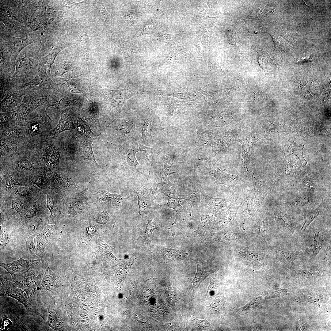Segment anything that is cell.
Returning a JSON list of instances; mask_svg holds the SVG:
<instances>
[{"mask_svg":"<svg viewBox=\"0 0 331 331\" xmlns=\"http://www.w3.org/2000/svg\"><path fill=\"white\" fill-rule=\"evenodd\" d=\"M18 166L21 169L28 170L32 167L31 163L28 160H23L18 162Z\"/></svg>","mask_w":331,"mask_h":331,"instance_id":"b9f144b4","label":"cell"},{"mask_svg":"<svg viewBox=\"0 0 331 331\" xmlns=\"http://www.w3.org/2000/svg\"><path fill=\"white\" fill-rule=\"evenodd\" d=\"M145 300H147V299H145Z\"/></svg>","mask_w":331,"mask_h":331,"instance_id":"11a10c76","label":"cell"},{"mask_svg":"<svg viewBox=\"0 0 331 331\" xmlns=\"http://www.w3.org/2000/svg\"><path fill=\"white\" fill-rule=\"evenodd\" d=\"M323 242L320 231L313 235L310 244V251L313 257H315L319 253L322 248Z\"/></svg>","mask_w":331,"mask_h":331,"instance_id":"484cf974","label":"cell"},{"mask_svg":"<svg viewBox=\"0 0 331 331\" xmlns=\"http://www.w3.org/2000/svg\"><path fill=\"white\" fill-rule=\"evenodd\" d=\"M76 129L78 134L81 137L80 138L94 140L97 137V136L93 133L88 124L80 119L78 120Z\"/></svg>","mask_w":331,"mask_h":331,"instance_id":"603a6c76","label":"cell"},{"mask_svg":"<svg viewBox=\"0 0 331 331\" xmlns=\"http://www.w3.org/2000/svg\"><path fill=\"white\" fill-rule=\"evenodd\" d=\"M66 201L67 208L69 212L76 215L84 212L90 203L86 192H76L71 193Z\"/></svg>","mask_w":331,"mask_h":331,"instance_id":"9c48e42d","label":"cell"},{"mask_svg":"<svg viewBox=\"0 0 331 331\" xmlns=\"http://www.w3.org/2000/svg\"><path fill=\"white\" fill-rule=\"evenodd\" d=\"M169 197L167 205L169 207L173 209L176 212V217L175 222H177L181 218L183 213V207L180 205L177 191L174 187H172L167 192Z\"/></svg>","mask_w":331,"mask_h":331,"instance_id":"e0dca14e","label":"cell"},{"mask_svg":"<svg viewBox=\"0 0 331 331\" xmlns=\"http://www.w3.org/2000/svg\"><path fill=\"white\" fill-rule=\"evenodd\" d=\"M47 207L50 212V215L48 221H49L51 219H54V218L55 215V201L51 195L47 194Z\"/></svg>","mask_w":331,"mask_h":331,"instance_id":"8d00e7d4","label":"cell"},{"mask_svg":"<svg viewBox=\"0 0 331 331\" xmlns=\"http://www.w3.org/2000/svg\"><path fill=\"white\" fill-rule=\"evenodd\" d=\"M135 321H137L136 320V319H135Z\"/></svg>","mask_w":331,"mask_h":331,"instance_id":"db71d44e","label":"cell"},{"mask_svg":"<svg viewBox=\"0 0 331 331\" xmlns=\"http://www.w3.org/2000/svg\"><path fill=\"white\" fill-rule=\"evenodd\" d=\"M6 185L8 189H12L14 185L13 178L11 176H8L6 180Z\"/></svg>","mask_w":331,"mask_h":331,"instance_id":"f6af8a7d","label":"cell"},{"mask_svg":"<svg viewBox=\"0 0 331 331\" xmlns=\"http://www.w3.org/2000/svg\"><path fill=\"white\" fill-rule=\"evenodd\" d=\"M309 196L304 194L299 195L295 199L286 203L287 204L292 206L302 207L310 204V199Z\"/></svg>","mask_w":331,"mask_h":331,"instance_id":"4dcf8cb0","label":"cell"},{"mask_svg":"<svg viewBox=\"0 0 331 331\" xmlns=\"http://www.w3.org/2000/svg\"><path fill=\"white\" fill-rule=\"evenodd\" d=\"M47 264L42 268L11 277L16 286L26 292L31 303L37 307L41 282Z\"/></svg>","mask_w":331,"mask_h":331,"instance_id":"7a4b0ae2","label":"cell"},{"mask_svg":"<svg viewBox=\"0 0 331 331\" xmlns=\"http://www.w3.org/2000/svg\"><path fill=\"white\" fill-rule=\"evenodd\" d=\"M24 92L22 102L13 112L18 122L26 120L28 114L39 106L48 105L51 97L48 91L41 88H30Z\"/></svg>","mask_w":331,"mask_h":331,"instance_id":"6da1fadb","label":"cell"},{"mask_svg":"<svg viewBox=\"0 0 331 331\" xmlns=\"http://www.w3.org/2000/svg\"><path fill=\"white\" fill-rule=\"evenodd\" d=\"M16 192L18 195L21 196H25L28 193V190L24 187H18Z\"/></svg>","mask_w":331,"mask_h":331,"instance_id":"bcb514c9","label":"cell"},{"mask_svg":"<svg viewBox=\"0 0 331 331\" xmlns=\"http://www.w3.org/2000/svg\"><path fill=\"white\" fill-rule=\"evenodd\" d=\"M0 296H7L13 298L23 304L27 312L31 315H37L44 318L40 313L37 307L30 300L26 292L17 287L12 279L0 276Z\"/></svg>","mask_w":331,"mask_h":331,"instance_id":"3957f363","label":"cell"},{"mask_svg":"<svg viewBox=\"0 0 331 331\" xmlns=\"http://www.w3.org/2000/svg\"><path fill=\"white\" fill-rule=\"evenodd\" d=\"M95 219L98 224L106 226L113 227L115 223V219L105 210L99 213Z\"/></svg>","mask_w":331,"mask_h":331,"instance_id":"4316f807","label":"cell"},{"mask_svg":"<svg viewBox=\"0 0 331 331\" xmlns=\"http://www.w3.org/2000/svg\"><path fill=\"white\" fill-rule=\"evenodd\" d=\"M211 162L213 164L212 168L204 167L201 171L204 175H208L214 177L216 185L223 184L231 187L238 182L239 178L238 175L225 173L218 168L214 162Z\"/></svg>","mask_w":331,"mask_h":331,"instance_id":"ba28073f","label":"cell"},{"mask_svg":"<svg viewBox=\"0 0 331 331\" xmlns=\"http://www.w3.org/2000/svg\"><path fill=\"white\" fill-rule=\"evenodd\" d=\"M304 147L303 145L293 143L285 151V158L290 163L297 166H305L307 162L303 155Z\"/></svg>","mask_w":331,"mask_h":331,"instance_id":"7c38bea8","label":"cell"},{"mask_svg":"<svg viewBox=\"0 0 331 331\" xmlns=\"http://www.w3.org/2000/svg\"><path fill=\"white\" fill-rule=\"evenodd\" d=\"M86 194L90 203L104 207H116L121 204L123 198L116 194H111L97 186L89 185Z\"/></svg>","mask_w":331,"mask_h":331,"instance_id":"277c9868","label":"cell"},{"mask_svg":"<svg viewBox=\"0 0 331 331\" xmlns=\"http://www.w3.org/2000/svg\"><path fill=\"white\" fill-rule=\"evenodd\" d=\"M197 132V136L196 139L195 143L198 144L199 146L201 148H204L206 145L207 141V130L203 129L200 127L196 126Z\"/></svg>","mask_w":331,"mask_h":331,"instance_id":"1f68e13d","label":"cell"},{"mask_svg":"<svg viewBox=\"0 0 331 331\" xmlns=\"http://www.w3.org/2000/svg\"><path fill=\"white\" fill-rule=\"evenodd\" d=\"M131 292H133V291H131Z\"/></svg>","mask_w":331,"mask_h":331,"instance_id":"9f6ffc18","label":"cell"},{"mask_svg":"<svg viewBox=\"0 0 331 331\" xmlns=\"http://www.w3.org/2000/svg\"><path fill=\"white\" fill-rule=\"evenodd\" d=\"M302 184L304 187L307 190L313 192L316 188L317 185L313 179L306 177L303 179Z\"/></svg>","mask_w":331,"mask_h":331,"instance_id":"f35d334b","label":"cell"},{"mask_svg":"<svg viewBox=\"0 0 331 331\" xmlns=\"http://www.w3.org/2000/svg\"><path fill=\"white\" fill-rule=\"evenodd\" d=\"M39 86L40 88L48 89H51L56 85V84L50 78L44 67L40 64L38 67V72L35 78L29 82L23 84L19 86L22 88L28 86L32 85Z\"/></svg>","mask_w":331,"mask_h":331,"instance_id":"5bb4252c","label":"cell"},{"mask_svg":"<svg viewBox=\"0 0 331 331\" xmlns=\"http://www.w3.org/2000/svg\"><path fill=\"white\" fill-rule=\"evenodd\" d=\"M44 158L46 163L53 168L58 169L60 154L58 150L54 146L47 145L44 149Z\"/></svg>","mask_w":331,"mask_h":331,"instance_id":"2e32d148","label":"cell"},{"mask_svg":"<svg viewBox=\"0 0 331 331\" xmlns=\"http://www.w3.org/2000/svg\"><path fill=\"white\" fill-rule=\"evenodd\" d=\"M48 263L42 259L25 260L21 257L16 261L8 263H0V266L6 269L11 277L44 267Z\"/></svg>","mask_w":331,"mask_h":331,"instance_id":"8992f818","label":"cell"},{"mask_svg":"<svg viewBox=\"0 0 331 331\" xmlns=\"http://www.w3.org/2000/svg\"><path fill=\"white\" fill-rule=\"evenodd\" d=\"M80 145L84 158L92 162L97 167L103 169L102 167L96 162L92 150V139L80 138Z\"/></svg>","mask_w":331,"mask_h":331,"instance_id":"d6986e66","label":"cell"},{"mask_svg":"<svg viewBox=\"0 0 331 331\" xmlns=\"http://www.w3.org/2000/svg\"><path fill=\"white\" fill-rule=\"evenodd\" d=\"M57 278L49 268L48 264L41 280L39 294V297L41 298L46 306L50 304L52 302H55L57 290L59 289Z\"/></svg>","mask_w":331,"mask_h":331,"instance_id":"5b68a950","label":"cell"},{"mask_svg":"<svg viewBox=\"0 0 331 331\" xmlns=\"http://www.w3.org/2000/svg\"><path fill=\"white\" fill-rule=\"evenodd\" d=\"M256 142V141L251 139V138H245L242 140L240 141V142L242 146V157L241 160V166L244 170L249 175L251 174L248 168L249 163L248 154Z\"/></svg>","mask_w":331,"mask_h":331,"instance_id":"9a60e30c","label":"cell"},{"mask_svg":"<svg viewBox=\"0 0 331 331\" xmlns=\"http://www.w3.org/2000/svg\"><path fill=\"white\" fill-rule=\"evenodd\" d=\"M50 118L47 115L46 112L44 115L41 117L38 116H35L29 122L28 126V132L30 136H34L38 134L40 131V129L43 125L44 122Z\"/></svg>","mask_w":331,"mask_h":331,"instance_id":"44dd1931","label":"cell"},{"mask_svg":"<svg viewBox=\"0 0 331 331\" xmlns=\"http://www.w3.org/2000/svg\"><path fill=\"white\" fill-rule=\"evenodd\" d=\"M331 257V245L328 246L326 248L323 256L325 260H329Z\"/></svg>","mask_w":331,"mask_h":331,"instance_id":"7dc6e473","label":"cell"},{"mask_svg":"<svg viewBox=\"0 0 331 331\" xmlns=\"http://www.w3.org/2000/svg\"><path fill=\"white\" fill-rule=\"evenodd\" d=\"M35 181L36 184L40 186L42 185L43 184V178L41 176H39L36 178Z\"/></svg>","mask_w":331,"mask_h":331,"instance_id":"c3c4849f","label":"cell"},{"mask_svg":"<svg viewBox=\"0 0 331 331\" xmlns=\"http://www.w3.org/2000/svg\"><path fill=\"white\" fill-rule=\"evenodd\" d=\"M310 60V57H307L305 59H302L299 60V61H298V62H301V63L305 62H306V61H308Z\"/></svg>","mask_w":331,"mask_h":331,"instance_id":"681fc988","label":"cell"},{"mask_svg":"<svg viewBox=\"0 0 331 331\" xmlns=\"http://www.w3.org/2000/svg\"><path fill=\"white\" fill-rule=\"evenodd\" d=\"M53 225H47L45 226L42 231L38 234L41 238L50 244L51 239L52 235L54 230Z\"/></svg>","mask_w":331,"mask_h":331,"instance_id":"836d02e7","label":"cell"},{"mask_svg":"<svg viewBox=\"0 0 331 331\" xmlns=\"http://www.w3.org/2000/svg\"><path fill=\"white\" fill-rule=\"evenodd\" d=\"M6 41L9 50L11 62L14 66L18 55L25 47L33 42L28 38H17L11 36L6 37Z\"/></svg>","mask_w":331,"mask_h":331,"instance_id":"8fae6325","label":"cell"},{"mask_svg":"<svg viewBox=\"0 0 331 331\" xmlns=\"http://www.w3.org/2000/svg\"><path fill=\"white\" fill-rule=\"evenodd\" d=\"M13 204L14 209L17 213L21 212L23 209V205L21 201L17 200H13Z\"/></svg>","mask_w":331,"mask_h":331,"instance_id":"ee69618b","label":"cell"},{"mask_svg":"<svg viewBox=\"0 0 331 331\" xmlns=\"http://www.w3.org/2000/svg\"><path fill=\"white\" fill-rule=\"evenodd\" d=\"M136 318H137L138 319H139V318H138V317H137Z\"/></svg>","mask_w":331,"mask_h":331,"instance_id":"816d5d0a","label":"cell"},{"mask_svg":"<svg viewBox=\"0 0 331 331\" xmlns=\"http://www.w3.org/2000/svg\"><path fill=\"white\" fill-rule=\"evenodd\" d=\"M1 100L4 96L5 92L7 90H9L15 86L16 82L13 78V76L10 74H4L1 73Z\"/></svg>","mask_w":331,"mask_h":331,"instance_id":"cb8c5ba5","label":"cell"},{"mask_svg":"<svg viewBox=\"0 0 331 331\" xmlns=\"http://www.w3.org/2000/svg\"><path fill=\"white\" fill-rule=\"evenodd\" d=\"M36 214V207L33 206L27 210L25 212V216L28 219H31L35 216Z\"/></svg>","mask_w":331,"mask_h":331,"instance_id":"7bdbcfd3","label":"cell"},{"mask_svg":"<svg viewBox=\"0 0 331 331\" xmlns=\"http://www.w3.org/2000/svg\"><path fill=\"white\" fill-rule=\"evenodd\" d=\"M136 317H138V315H136Z\"/></svg>","mask_w":331,"mask_h":331,"instance_id":"f5cc1de1","label":"cell"},{"mask_svg":"<svg viewBox=\"0 0 331 331\" xmlns=\"http://www.w3.org/2000/svg\"><path fill=\"white\" fill-rule=\"evenodd\" d=\"M4 133L8 136L17 139L20 141L26 139V138L22 130L16 127L9 128L5 130Z\"/></svg>","mask_w":331,"mask_h":331,"instance_id":"d6a6232c","label":"cell"},{"mask_svg":"<svg viewBox=\"0 0 331 331\" xmlns=\"http://www.w3.org/2000/svg\"><path fill=\"white\" fill-rule=\"evenodd\" d=\"M297 273L302 276H311L318 275L320 272L316 268L312 267L307 268L298 271Z\"/></svg>","mask_w":331,"mask_h":331,"instance_id":"74e56055","label":"cell"},{"mask_svg":"<svg viewBox=\"0 0 331 331\" xmlns=\"http://www.w3.org/2000/svg\"><path fill=\"white\" fill-rule=\"evenodd\" d=\"M61 119L56 127L51 131L47 135V139H53L58 136L61 132L67 130L71 132L76 129L70 114L66 110L60 112Z\"/></svg>","mask_w":331,"mask_h":331,"instance_id":"4fadbf2b","label":"cell"},{"mask_svg":"<svg viewBox=\"0 0 331 331\" xmlns=\"http://www.w3.org/2000/svg\"><path fill=\"white\" fill-rule=\"evenodd\" d=\"M200 192L197 189H188L183 192L180 195V199H183L187 201L191 207V216L193 207L200 202Z\"/></svg>","mask_w":331,"mask_h":331,"instance_id":"ffe728a7","label":"cell"},{"mask_svg":"<svg viewBox=\"0 0 331 331\" xmlns=\"http://www.w3.org/2000/svg\"><path fill=\"white\" fill-rule=\"evenodd\" d=\"M59 52V50L55 49L51 51L48 55L40 60V64L47 65L48 68V73L49 75H50V72L51 67Z\"/></svg>","mask_w":331,"mask_h":331,"instance_id":"f546056e","label":"cell"},{"mask_svg":"<svg viewBox=\"0 0 331 331\" xmlns=\"http://www.w3.org/2000/svg\"><path fill=\"white\" fill-rule=\"evenodd\" d=\"M201 197L204 204L212 209H219L224 207L226 204L227 200L225 199L211 197L203 192L201 193Z\"/></svg>","mask_w":331,"mask_h":331,"instance_id":"7402d4cb","label":"cell"},{"mask_svg":"<svg viewBox=\"0 0 331 331\" xmlns=\"http://www.w3.org/2000/svg\"><path fill=\"white\" fill-rule=\"evenodd\" d=\"M274 211L276 218L281 226L287 228L293 235L295 228V221L294 217L279 209H274Z\"/></svg>","mask_w":331,"mask_h":331,"instance_id":"ac0fdd59","label":"cell"},{"mask_svg":"<svg viewBox=\"0 0 331 331\" xmlns=\"http://www.w3.org/2000/svg\"><path fill=\"white\" fill-rule=\"evenodd\" d=\"M280 253L288 261L293 263L297 261L300 258L298 252L291 253L278 249Z\"/></svg>","mask_w":331,"mask_h":331,"instance_id":"e575fe53","label":"cell"},{"mask_svg":"<svg viewBox=\"0 0 331 331\" xmlns=\"http://www.w3.org/2000/svg\"><path fill=\"white\" fill-rule=\"evenodd\" d=\"M24 89L8 91L6 95L1 101L2 112H10L15 110L22 102L24 95Z\"/></svg>","mask_w":331,"mask_h":331,"instance_id":"30bf717a","label":"cell"},{"mask_svg":"<svg viewBox=\"0 0 331 331\" xmlns=\"http://www.w3.org/2000/svg\"><path fill=\"white\" fill-rule=\"evenodd\" d=\"M321 213V210L319 208L305 212L304 213L303 224L301 229V232H304L314 219Z\"/></svg>","mask_w":331,"mask_h":331,"instance_id":"f1b7e54d","label":"cell"},{"mask_svg":"<svg viewBox=\"0 0 331 331\" xmlns=\"http://www.w3.org/2000/svg\"><path fill=\"white\" fill-rule=\"evenodd\" d=\"M190 316L195 324L198 327L204 328L209 327L210 326V323L205 318L203 320H199L190 315Z\"/></svg>","mask_w":331,"mask_h":331,"instance_id":"60d3db41","label":"cell"},{"mask_svg":"<svg viewBox=\"0 0 331 331\" xmlns=\"http://www.w3.org/2000/svg\"><path fill=\"white\" fill-rule=\"evenodd\" d=\"M15 65L16 70L13 76L16 83H20L33 76L37 64L34 59L25 56L19 58Z\"/></svg>","mask_w":331,"mask_h":331,"instance_id":"52a82bcc","label":"cell"},{"mask_svg":"<svg viewBox=\"0 0 331 331\" xmlns=\"http://www.w3.org/2000/svg\"><path fill=\"white\" fill-rule=\"evenodd\" d=\"M37 256L44 257L48 255L49 244L41 238L38 234L34 236Z\"/></svg>","mask_w":331,"mask_h":331,"instance_id":"d4e9b609","label":"cell"},{"mask_svg":"<svg viewBox=\"0 0 331 331\" xmlns=\"http://www.w3.org/2000/svg\"><path fill=\"white\" fill-rule=\"evenodd\" d=\"M1 147L3 150L11 152L15 151L17 147L10 142L4 140L1 141Z\"/></svg>","mask_w":331,"mask_h":331,"instance_id":"ab89813d","label":"cell"},{"mask_svg":"<svg viewBox=\"0 0 331 331\" xmlns=\"http://www.w3.org/2000/svg\"><path fill=\"white\" fill-rule=\"evenodd\" d=\"M132 289H134V287L133 286V287H132Z\"/></svg>","mask_w":331,"mask_h":331,"instance_id":"f907efd6","label":"cell"},{"mask_svg":"<svg viewBox=\"0 0 331 331\" xmlns=\"http://www.w3.org/2000/svg\"><path fill=\"white\" fill-rule=\"evenodd\" d=\"M26 250L31 256H37L36 249L34 241V236L29 238L25 245Z\"/></svg>","mask_w":331,"mask_h":331,"instance_id":"d590c367","label":"cell"},{"mask_svg":"<svg viewBox=\"0 0 331 331\" xmlns=\"http://www.w3.org/2000/svg\"><path fill=\"white\" fill-rule=\"evenodd\" d=\"M197 269L196 273L192 281V288L196 290L201 283L204 280L207 275V273L204 268V266L196 262Z\"/></svg>","mask_w":331,"mask_h":331,"instance_id":"83f0119b","label":"cell"}]
</instances>
